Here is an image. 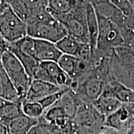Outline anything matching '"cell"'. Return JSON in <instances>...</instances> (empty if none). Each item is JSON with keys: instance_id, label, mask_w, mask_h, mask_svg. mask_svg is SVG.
<instances>
[{"instance_id": "cell-15", "label": "cell", "mask_w": 134, "mask_h": 134, "mask_svg": "<svg viewBox=\"0 0 134 134\" xmlns=\"http://www.w3.org/2000/svg\"><path fill=\"white\" fill-rule=\"evenodd\" d=\"M0 98L4 99L7 101L22 103L12 81L1 63H0Z\"/></svg>"}, {"instance_id": "cell-7", "label": "cell", "mask_w": 134, "mask_h": 134, "mask_svg": "<svg viewBox=\"0 0 134 134\" xmlns=\"http://www.w3.org/2000/svg\"><path fill=\"white\" fill-rule=\"evenodd\" d=\"M104 125L122 134L134 131V104H123L115 113L105 118Z\"/></svg>"}, {"instance_id": "cell-6", "label": "cell", "mask_w": 134, "mask_h": 134, "mask_svg": "<svg viewBox=\"0 0 134 134\" xmlns=\"http://www.w3.org/2000/svg\"><path fill=\"white\" fill-rule=\"evenodd\" d=\"M48 82L61 88H70L73 80L56 62H42L33 75V80Z\"/></svg>"}, {"instance_id": "cell-33", "label": "cell", "mask_w": 134, "mask_h": 134, "mask_svg": "<svg viewBox=\"0 0 134 134\" xmlns=\"http://www.w3.org/2000/svg\"><path fill=\"white\" fill-rule=\"evenodd\" d=\"M9 130L8 127L3 124L0 123V134H8Z\"/></svg>"}, {"instance_id": "cell-27", "label": "cell", "mask_w": 134, "mask_h": 134, "mask_svg": "<svg viewBox=\"0 0 134 134\" xmlns=\"http://www.w3.org/2000/svg\"><path fill=\"white\" fill-rule=\"evenodd\" d=\"M69 88L66 89H63L61 91L57 92V93L52 94L49 95V96H47L46 98H43L42 99L41 101L38 103L41 104V105L42 106V108L44 109V111L48 108H50L56 104L59 100V99L61 98V97L63 96V94L66 92V90H68Z\"/></svg>"}, {"instance_id": "cell-29", "label": "cell", "mask_w": 134, "mask_h": 134, "mask_svg": "<svg viewBox=\"0 0 134 134\" xmlns=\"http://www.w3.org/2000/svg\"><path fill=\"white\" fill-rule=\"evenodd\" d=\"M25 1L29 8L31 14L47 8V0H25Z\"/></svg>"}, {"instance_id": "cell-38", "label": "cell", "mask_w": 134, "mask_h": 134, "mask_svg": "<svg viewBox=\"0 0 134 134\" xmlns=\"http://www.w3.org/2000/svg\"><path fill=\"white\" fill-rule=\"evenodd\" d=\"M7 1H8V0H7Z\"/></svg>"}, {"instance_id": "cell-1", "label": "cell", "mask_w": 134, "mask_h": 134, "mask_svg": "<svg viewBox=\"0 0 134 134\" xmlns=\"http://www.w3.org/2000/svg\"><path fill=\"white\" fill-rule=\"evenodd\" d=\"M27 36L36 39H42L57 43L67 32L64 27L45 8L31 14L26 22Z\"/></svg>"}, {"instance_id": "cell-37", "label": "cell", "mask_w": 134, "mask_h": 134, "mask_svg": "<svg viewBox=\"0 0 134 134\" xmlns=\"http://www.w3.org/2000/svg\"><path fill=\"white\" fill-rule=\"evenodd\" d=\"M8 134H11V133H10V132H9V133H8Z\"/></svg>"}, {"instance_id": "cell-36", "label": "cell", "mask_w": 134, "mask_h": 134, "mask_svg": "<svg viewBox=\"0 0 134 134\" xmlns=\"http://www.w3.org/2000/svg\"><path fill=\"white\" fill-rule=\"evenodd\" d=\"M130 1L132 3V4H133V7H134V0H130Z\"/></svg>"}, {"instance_id": "cell-32", "label": "cell", "mask_w": 134, "mask_h": 134, "mask_svg": "<svg viewBox=\"0 0 134 134\" xmlns=\"http://www.w3.org/2000/svg\"><path fill=\"white\" fill-rule=\"evenodd\" d=\"M9 7V6L7 0H0V14L4 12Z\"/></svg>"}, {"instance_id": "cell-28", "label": "cell", "mask_w": 134, "mask_h": 134, "mask_svg": "<svg viewBox=\"0 0 134 134\" xmlns=\"http://www.w3.org/2000/svg\"><path fill=\"white\" fill-rule=\"evenodd\" d=\"M27 134H50L48 123L42 116L39 119V123L34 125Z\"/></svg>"}, {"instance_id": "cell-2", "label": "cell", "mask_w": 134, "mask_h": 134, "mask_svg": "<svg viewBox=\"0 0 134 134\" xmlns=\"http://www.w3.org/2000/svg\"><path fill=\"white\" fill-rule=\"evenodd\" d=\"M99 35L98 43L92 57L100 59L109 58L114 48L124 46V38L121 29L113 21L98 16Z\"/></svg>"}, {"instance_id": "cell-16", "label": "cell", "mask_w": 134, "mask_h": 134, "mask_svg": "<svg viewBox=\"0 0 134 134\" xmlns=\"http://www.w3.org/2000/svg\"><path fill=\"white\" fill-rule=\"evenodd\" d=\"M93 104L99 113L106 118L119 109L123 104L114 97L102 94Z\"/></svg>"}, {"instance_id": "cell-31", "label": "cell", "mask_w": 134, "mask_h": 134, "mask_svg": "<svg viewBox=\"0 0 134 134\" xmlns=\"http://www.w3.org/2000/svg\"><path fill=\"white\" fill-rule=\"evenodd\" d=\"M98 134H122L120 132L117 131L116 130L114 129L111 127L107 126L105 125H103L99 129L98 132Z\"/></svg>"}, {"instance_id": "cell-13", "label": "cell", "mask_w": 134, "mask_h": 134, "mask_svg": "<svg viewBox=\"0 0 134 134\" xmlns=\"http://www.w3.org/2000/svg\"><path fill=\"white\" fill-rule=\"evenodd\" d=\"M103 94L114 97L122 104H134V91L122 85L115 78L105 85Z\"/></svg>"}, {"instance_id": "cell-21", "label": "cell", "mask_w": 134, "mask_h": 134, "mask_svg": "<svg viewBox=\"0 0 134 134\" xmlns=\"http://www.w3.org/2000/svg\"><path fill=\"white\" fill-rule=\"evenodd\" d=\"M81 43L73 37L66 35L55 43V45L62 54L76 57Z\"/></svg>"}, {"instance_id": "cell-12", "label": "cell", "mask_w": 134, "mask_h": 134, "mask_svg": "<svg viewBox=\"0 0 134 134\" xmlns=\"http://www.w3.org/2000/svg\"><path fill=\"white\" fill-rule=\"evenodd\" d=\"M34 49L36 58L39 62H57L62 55L55 43L45 40L34 38Z\"/></svg>"}, {"instance_id": "cell-34", "label": "cell", "mask_w": 134, "mask_h": 134, "mask_svg": "<svg viewBox=\"0 0 134 134\" xmlns=\"http://www.w3.org/2000/svg\"><path fill=\"white\" fill-rule=\"evenodd\" d=\"M7 102H8L7 100H4V99L0 98V109H1L2 108L3 106H4L5 104L7 103Z\"/></svg>"}, {"instance_id": "cell-35", "label": "cell", "mask_w": 134, "mask_h": 134, "mask_svg": "<svg viewBox=\"0 0 134 134\" xmlns=\"http://www.w3.org/2000/svg\"><path fill=\"white\" fill-rule=\"evenodd\" d=\"M78 3H82V4H87L90 3V0H76Z\"/></svg>"}, {"instance_id": "cell-24", "label": "cell", "mask_w": 134, "mask_h": 134, "mask_svg": "<svg viewBox=\"0 0 134 134\" xmlns=\"http://www.w3.org/2000/svg\"><path fill=\"white\" fill-rule=\"evenodd\" d=\"M23 114L34 119H39L44 113V109L38 102H29L22 104Z\"/></svg>"}, {"instance_id": "cell-11", "label": "cell", "mask_w": 134, "mask_h": 134, "mask_svg": "<svg viewBox=\"0 0 134 134\" xmlns=\"http://www.w3.org/2000/svg\"><path fill=\"white\" fill-rule=\"evenodd\" d=\"M63 89L48 82L38 80H32L23 103L39 102L52 94L61 91Z\"/></svg>"}, {"instance_id": "cell-25", "label": "cell", "mask_w": 134, "mask_h": 134, "mask_svg": "<svg viewBox=\"0 0 134 134\" xmlns=\"http://www.w3.org/2000/svg\"><path fill=\"white\" fill-rule=\"evenodd\" d=\"M126 18L132 23L134 21V7L130 0H110Z\"/></svg>"}, {"instance_id": "cell-4", "label": "cell", "mask_w": 134, "mask_h": 134, "mask_svg": "<svg viewBox=\"0 0 134 134\" xmlns=\"http://www.w3.org/2000/svg\"><path fill=\"white\" fill-rule=\"evenodd\" d=\"M86 5L79 3L71 12L55 19L64 27L67 34L80 42L89 43Z\"/></svg>"}, {"instance_id": "cell-26", "label": "cell", "mask_w": 134, "mask_h": 134, "mask_svg": "<svg viewBox=\"0 0 134 134\" xmlns=\"http://www.w3.org/2000/svg\"><path fill=\"white\" fill-rule=\"evenodd\" d=\"M42 116L44 119L48 123L58 119L66 117L65 115L64 111L57 104H55L52 106L45 110Z\"/></svg>"}, {"instance_id": "cell-23", "label": "cell", "mask_w": 134, "mask_h": 134, "mask_svg": "<svg viewBox=\"0 0 134 134\" xmlns=\"http://www.w3.org/2000/svg\"><path fill=\"white\" fill-rule=\"evenodd\" d=\"M8 2L13 12L26 23L31 13L25 0H8Z\"/></svg>"}, {"instance_id": "cell-8", "label": "cell", "mask_w": 134, "mask_h": 134, "mask_svg": "<svg viewBox=\"0 0 134 134\" xmlns=\"http://www.w3.org/2000/svg\"><path fill=\"white\" fill-rule=\"evenodd\" d=\"M90 3L97 16L113 21L119 27L121 31L127 27L131 26L132 22L122 14L110 0H90Z\"/></svg>"}, {"instance_id": "cell-17", "label": "cell", "mask_w": 134, "mask_h": 134, "mask_svg": "<svg viewBox=\"0 0 134 134\" xmlns=\"http://www.w3.org/2000/svg\"><path fill=\"white\" fill-rule=\"evenodd\" d=\"M39 119L31 118L23 114L10 122L8 130L11 134H27L34 125L39 123Z\"/></svg>"}, {"instance_id": "cell-9", "label": "cell", "mask_w": 134, "mask_h": 134, "mask_svg": "<svg viewBox=\"0 0 134 134\" xmlns=\"http://www.w3.org/2000/svg\"><path fill=\"white\" fill-rule=\"evenodd\" d=\"M105 117L99 113L93 104L81 103L73 119L76 127H86L99 129L104 125Z\"/></svg>"}, {"instance_id": "cell-14", "label": "cell", "mask_w": 134, "mask_h": 134, "mask_svg": "<svg viewBox=\"0 0 134 134\" xmlns=\"http://www.w3.org/2000/svg\"><path fill=\"white\" fill-rule=\"evenodd\" d=\"M87 24H88V31L89 36V45L91 47L92 57L96 50L97 43H98L99 35V24L98 19L94 9L90 4L88 3L86 5Z\"/></svg>"}, {"instance_id": "cell-30", "label": "cell", "mask_w": 134, "mask_h": 134, "mask_svg": "<svg viewBox=\"0 0 134 134\" xmlns=\"http://www.w3.org/2000/svg\"><path fill=\"white\" fill-rule=\"evenodd\" d=\"M9 50V43L0 35V63L3 55Z\"/></svg>"}, {"instance_id": "cell-22", "label": "cell", "mask_w": 134, "mask_h": 134, "mask_svg": "<svg viewBox=\"0 0 134 134\" xmlns=\"http://www.w3.org/2000/svg\"><path fill=\"white\" fill-rule=\"evenodd\" d=\"M78 58L72 55L62 54L61 55L57 63L60 68L64 71L67 75H68L73 80L75 71L78 64Z\"/></svg>"}, {"instance_id": "cell-18", "label": "cell", "mask_w": 134, "mask_h": 134, "mask_svg": "<svg viewBox=\"0 0 134 134\" xmlns=\"http://www.w3.org/2000/svg\"><path fill=\"white\" fill-rule=\"evenodd\" d=\"M78 3L76 0H47V9L57 18L71 12Z\"/></svg>"}, {"instance_id": "cell-20", "label": "cell", "mask_w": 134, "mask_h": 134, "mask_svg": "<svg viewBox=\"0 0 134 134\" xmlns=\"http://www.w3.org/2000/svg\"><path fill=\"white\" fill-rule=\"evenodd\" d=\"M22 103L8 101L0 109V123L8 127L9 124L23 114Z\"/></svg>"}, {"instance_id": "cell-10", "label": "cell", "mask_w": 134, "mask_h": 134, "mask_svg": "<svg viewBox=\"0 0 134 134\" xmlns=\"http://www.w3.org/2000/svg\"><path fill=\"white\" fill-rule=\"evenodd\" d=\"M109 59L115 79L134 91V65L122 63L112 55Z\"/></svg>"}, {"instance_id": "cell-3", "label": "cell", "mask_w": 134, "mask_h": 134, "mask_svg": "<svg viewBox=\"0 0 134 134\" xmlns=\"http://www.w3.org/2000/svg\"><path fill=\"white\" fill-rule=\"evenodd\" d=\"M1 63L23 103L33 79L27 73L21 62L9 50H8L3 55Z\"/></svg>"}, {"instance_id": "cell-19", "label": "cell", "mask_w": 134, "mask_h": 134, "mask_svg": "<svg viewBox=\"0 0 134 134\" xmlns=\"http://www.w3.org/2000/svg\"><path fill=\"white\" fill-rule=\"evenodd\" d=\"M56 104L60 106L68 118L73 120L78 110L76 97L70 89L66 90Z\"/></svg>"}, {"instance_id": "cell-5", "label": "cell", "mask_w": 134, "mask_h": 134, "mask_svg": "<svg viewBox=\"0 0 134 134\" xmlns=\"http://www.w3.org/2000/svg\"><path fill=\"white\" fill-rule=\"evenodd\" d=\"M0 35L9 43L27 36V24L9 7L0 14Z\"/></svg>"}]
</instances>
